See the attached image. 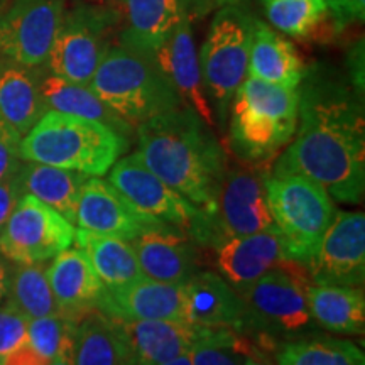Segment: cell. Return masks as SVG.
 <instances>
[{"label":"cell","mask_w":365,"mask_h":365,"mask_svg":"<svg viewBox=\"0 0 365 365\" xmlns=\"http://www.w3.org/2000/svg\"><path fill=\"white\" fill-rule=\"evenodd\" d=\"M249 336L234 330H208L191 349V365H242Z\"/></svg>","instance_id":"836d02e7"},{"label":"cell","mask_w":365,"mask_h":365,"mask_svg":"<svg viewBox=\"0 0 365 365\" xmlns=\"http://www.w3.org/2000/svg\"><path fill=\"white\" fill-rule=\"evenodd\" d=\"M143 276L159 282L185 284L202 267V245L181 228L156 223L129 240Z\"/></svg>","instance_id":"2e32d148"},{"label":"cell","mask_w":365,"mask_h":365,"mask_svg":"<svg viewBox=\"0 0 365 365\" xmlns=\"http://www.w3.org/2000/svg\"><path fill=\"white\" fill-rule=\"evenodd\" d=\"M185 289V322L212 330L244 331L245 303L242 296L218 272H195L182 284Z\"/></svg>","instance_id":"d6986e66"},{"label":"cell","mask_w":365,"mask_h":365,"mask_svg":"<svg viewBox=\"0 0 365 365\" xmlns=\"http://www.w3.org/2000/svg\"><path fill=\"white\" fill-rule=\"evenodd\" d=\"M309 282L307 266L298 261H287L264 274L240 294L247 312L242 335H255L261 340L257 344L276 345L317 331L308 307Z\"/></svg>","instance_id":"8992f818"},{"label":"cell","mask_w":365,"mask_h":365,"mask_svg":"<svg viewBox=\"0 0 365 365\" xmlns=\"http://www.w3.org/2000/svg\"><path fill=\"white\" fill-rule=\"evenodd\" d=\"M255 17L239 6H223L213 16L198 61L205 91L218 122L225 120L235 91L247 78Z\"/></svg>","instance_id":"9c48e42d"},{"label":"cell","mask_w":365,"mask_h":365,"mask_svg":"<svg viewBox=\"0 0 365 365\" xmlns=\"http://www.w3.org/2000/svg\"><path fill=\"white\" fill-rule=\"evenodd\" d=\"M88 178L76 171L31 161L22 163L17 171L22 193L38 198L71 223L76 220L81 188Z\"/></svg>","instance_id":"4316f807"},{"label":"cell","mask_w":365,"mask_h":365,"mask_svg":"<svg viewBox=\"0 0 365 365\" xmlns=\"http://www.w3.org/2000/svg\"><path fill=\"white\" fill-rule=\"evenodd\" d=\"M266 198L287 255L307 266L336 213L331 196L307 176L272 171L266 175Z\"/></svg>","instance_id":"52a82bcc"},{"label":"cell","mask_w":365,"mask_h":365,"mask_svg":"<svg viewBox=\"0 0 365 365\" xmlns=\"http://www.w3.org/2000/svg\"><path fill=\"white\" fill-rule=\"evenodd\" d=\"M213 250L218 274L239 294H244L264 274L293 261L277 232L237 237Z\"/></svg>","instance_id":"ac0fdd59"},{"label":"cell","mask_w":365,"mask_h":365,"mask_svg":"<svg viewBox=\"0 0 365 365\" xmlns=\"http://www.w3.org/2000/svg\"><path fill=\"white\" fill-rule=\"evenodd\" d=\"M75 222L91 234L124 240H132L145 228L161 223L143 215L110 182L95 176H90L81 188Z\"/></svg>","instance_id":"e0dca14e"},{"label":"cell","mask_w":365,"mask_h":365,"mask_svg":"<svg viewBox=\"0 0 365 365\" xmlns=\"http://www.w3.org/2000/svg\"><path fill=\"white\" fill-rule=\"evenodd\" d=\"M108 182L145 217L178 227L188 234L198 222L200 208L154 175L137 154L113 164Z\"/></svg>","instance_id":"4fadbf2b"},{"label":"cell","mask_w":365,"mask_h":365,"mask_svg":"<svg viewBox=\"0 0 365 365\" xmlns=\"http://www.w3.org/2000/svg\"><path fill=\"white\" fill-rule=\"evenodd\" d=\"M80 319H73L66 314H49V317L29 319L27 325V344L36 352L48 360H53L61 349L63 341L75 331L76 323Z\"/></svg>","instance_id":"e575fe53"},{"label":"cell","mask_w":365,"mask_h":365,"mask_svg":"<svg viewBox=\"0 0 365 365\" xmlns=\"http://www.w3.org/2000/svg\"><path fill=\"white\" fill-rule=\"evenodd\" d=\"M41 91H43V98L48 110L100 122V124L108 125L127 139L134 130V125H130L124 118L118 117L112 108H108L88 85L71 83V81H66L49 73V75H43Z\"/></svg>","instance_id":"f1b7e54d"},{"label":"cell","mask_w":365,"mask_h":365,"mask_svg":"<svg viewBox=\"0 0 365 365\" xmlns=\"http://www.w3.org/2000/svg\"><path fill=\"white\" fill-rule=\"evenodd\" d=\"M97 312L108 318L185 322V289L182 284L143 276L125 286L103 289Z\"/></svg>","instance_id":"ffe728a7"},{"label":"cell","mask_w":365,"mask_h":365,"mask_svg":"<svg viewBox=\"0 0 365 365\" xmlns=\"http://www.w3.org/2000/svg\"><path fill=\"white\" fill-rule=\"evenodd\" d=\"M153 59L175 88L181 103L198 113L208 125L213 124V110L203 86L190 16L178 24L175 33Z\"/></svg>","instance_id":"44dd1931"},{"label":"cell","mask_w":365,"mask_h":365,"mask_svg":"<svg viewBox=\"0 0 365 365\" xmlns=\"http://www.w3.org/2000/svg\"><path fill=\"white\" fill-rule=\"evenodd\" d=\"M277 365H365V357L354 341L312 333L282 345Z\"/></svg>","instance_id":"f546056e"},{"label":"cell","mask_w":365,"mask_h":365,"mask_svg":"<svg viewBox=\"0 0 365 365\" xmlns=\"http://www.w3.org/2000/svg\"><path fill=\"white\" fill-rule=\"evenodd\" d=\"M307 296L314 325L336 335H364L365 293L362 286L309 282Z\"/></svg>","instance_id":"484cf974"},{"label":"cell","mask_w":365,"mask_h":365,"mask_svg":"<svg viewBox=\"0 0 365 365\" xmlns=\"http://www.w3.org/2000/svg\"><path fill=\"white\" fill-rule=\"evenodd\" d=\"M163 365H191V357H190V354H186V355H181V357H178L175 360H171V362L163 364Z\"/></svg>","instance_id":"ee69618b"},{"label":"cell","mask_w":365,"mask_h":365,"mask_svg":"<svg viewBox=\"0 0 365 365\" xmlns=\"http://www.w3.org/2000/svg\"><path fill=\"white\" fill-rule=\"evenodd\" d=\"M307 269L313 284L364 286V213L336 212L313 257L307 262Z\"/></svg>","instance_id":"5bb4252c"},{"label":"cell","mask_w":365,"mask_h":365,"mask_svg":"<svg viewBox=\"0 0 365 365\" xmlns=\"http://www.w3.org/2000/svg\"><path fill=\"white\" fill-rule=\"evenodd\" d=\"M108 318V317H107ZM125 365H163L191 352L212 328L171 319L108 318Z\"/></svg>","instance_id":"9a60e30c"},{"label":"cell","mask_w":365,"mask_h":365,"mask_svg":"<svg viewBox=\"0 0 365 365\" xmlns=\"http://www.w3.org/2000/svg\"><path fill=\"white\" fill-rule=\"evenodd\" d=\"M73 365H125L110 322L100 312L85 314L76 323Z\"/></svg>","instance_id":"1f68e13d"},{"label":"cell","mask_w":365,"mask_h":365,"mask_svg":"<svg viewBox=\"0 0 365 365\" xmlns=\"http://www.w3.org/2000/svg\"><path fill=\"white\" fill-rule=\"evenodd\" d=\"M29 318L22 314L14 304L0 301V362L27 341Z\"/></svg>","instance_id":"d590c367"},{"label":"cell","mask_w":365,"mask_h":365,"mask_svg":"<svg viewBox=\"0 0 365 365\" xmlns=\"http://www.w3.org/2000/svg\"><path fill=\"white\" fill-rule=\"evenodd\" d=\"M22 135L0 118V181L17 175L21 159Z\"/></svg>","instance_id":"8d00e7d4"},{"label":"cell","mask_w":365,"mask_h":365,"mask_svg":"<svg viewBox=\"0 0 365 365\" xmlns=\"http://www.w3.org/2000/svg\"><path fill=\"white\" fill-rule=\"evenodd\" d=\"M88 86L108 108L134 127L182 107L156 61L122 44L108 48Z\"/></svg>","instance_id":"5b68a950"},{"label":"cell","mask_w":365,"mask_h":365,"mask_svg":"<svg viewBox=\"0 0 365 365\" xmlns=\"http://www.w3.org/2000/svg\"><path fill=\"white\" fill-rule=\"evenodd\" d=\"M304 73L307 68L294 44L277 34L271 26L255 19L247 76L286 88H299Z\"/></svg>","instance_id":"d4e9b609"},{"label":"cell","mask_w":365,"mask_h":365,"mask_svg":"<svg viewBox=\"0 0 365 365\" xmlns=\"http://www.w3.org/2000/svg\"><path fill=\"white\" fill-rule=\"evenodd\" d=\"M336 31L364 22L365 0H325Z\"/></svg>","instance_id":"74e56055"},{"label":"cell","mask_w":365,"mask_h":365,"mask_svg":"<svg viewBox=\"0 0 365 365\" xmlns=\"http://www.w3.org/2000/svg\"><path fill=\"white\" fill-rule=\"evenodd\" d=\"M129 139L88 118L48 110L22 135V161L49 164L100 178L125 153Z\"/></svg>","instance_id":"3957f363"},{"label":"cell","mask_w":365,"mask_h":365,"mask_svg":"<svg viewBox=\"0 0 365 365\" xmlns=\"http://www.w3.org/2000/svg\"><path fill=\"white\" fill-rule=\"evenodd\" d=\"M299 91L293 143L272 171L298 173L331 200L357 205L365 191V118L359 91L313 70Z\"/></svg>","instance_id":"6da1fadb"},{"label":"cell","mask_w":365,"mask_h":365,"mask_svg":"<svg viewBox=\"0 0 365 365\" xmlns=\"http://www.w3.org/2000/svg\"><path fill=\"white\" fill-rule=\"evenodd\" d=\"M73 2H75V4H78V2H100V0H73Z\"/></svg>","instance_id":"bcb514c9"},{"label":"cell","mask_w":365,"mask_h":365,"mask_svg":"<svg viewBox=\"0 0 365 365\" xmlns=\"http://www.w3.org/2000/svg\"><path fill=\"white\" fill-rule=\"evenodd\" d=\"M51 360H48L43 355L36 352V350L29 344L21 345L19 349L14 350L12 354H9L6 359L0 362V365H49Z\"/></svg>","instance_id":"ab89813d"},{"label":"cell","mask_w":365,"mask_h":365,"mask_svg":"<svg viewBox=\"0 0 365 365\" xmlns=\"http://www.w3.org/2000/svg\"><path fill=\"white\" fill-rule=\"evenodd\" d=\"M269 24L294 39L317 38L330 19L325 0H261Z\"/></svg>","instance_id":"d6a6232c"},{"label":"cell","mask_w":365,"mask_h":365,"mask_svg":"<svg viewBox=\"0 0 365 365\" xmlns=\"http://www.w3.org/2000/svg\"><path fill=\"white\" fill-rule=\"evenodd\" d=\"M75 234V225L56 210L22 195L0 230V254L14 264H41L70 249Z\"/></svg>","instance_id":"8fae6325"},{"label":"cell","mask_w":365,"mask_h":365,"mask_svg":"<svg viewBox=\"0 0 365 365\" xmlns=\"http://www.w3.org/2000/svg\"><path fill=\"white\" fill-rule=\"evenodd\" d=\"M135 130L140 161L196 208L207 210L227 173L225 153L207 122L182 105Z\"/></svg>","instance_id":"7a4b0ae2"},{"label":"cell","mask_w":365,"mask_h":365,"mask_svg":"<svg viewBox=\"0 0 365 365\" xmlns=\"http://www.w3.org/2000/svg\"><path fill=\"white\" fill-rule=\"evenodd\" d=\"M196 2H200V4H205V6L210 7V6H220V4L232 2V0H196Z\"/></svg>","instance_id":"f6af8a7d"},{"label":"cell","mask_w":365,"mask_h":365,"mask_svg":"<svg viewBox=\"0 0 365 365\" xmlns=\"http://www.w3.org/2000/svg\"><path fill=\"white\" fill-rule=\"evenodd\" d=\"M120 11L102 2H78L65 11L61 26L46 59L48 71L71 83L90 85L110 48Z\"/></svg>","instance_id":"30bf717a"},{"label":"cell","mask_w":365,"mask_h":365,"mask_svg":"<svg viewBox=\"0 0 365 365\" xmlns=\"http://www.w3.org/2000/svg\"><path fill=\"white\" fill-rule=\"evenodd\" d=\"M22 195L24 193H22L17 175L0 181V230H2L4 225L7 223L9 217L12 215L14 208L19 203Z\"/></svg>","instance_id":"f35d334b"},{"label":"cell","mask_w":365,"mask_h":365,"mask_svg":"<svg viewBox=\"0 0 365 365\" xmlns=\"http://www.w3.org/2000/svg\"><path fill=\"white\" fill-rule=\"evenodd\" d=\"M242 365H272V364L271 360L267 359V355L264 354V350L259 349V346L249 339L247 349H245L244 359H242Z\"/></svg>","instance_id":"60d3db41"},{"label":"cell","mask_w":365,"mask_h":365,"mask_svg":"<svg viewBox=\"0 0 365 365\" xmlns=\"http://www.w3.org/2000/svg\"><path fill=\"white\" fill-rule=\"evenodd\" d=\"M6 299L29 319L61 313L54 299L44 262L16 264V269L11 271Z\"/></svg>","instance_id":"4dcf8cb0"},{"label":"cell","mask_w":365,"mask_h":365,"mask_svg":"<svg viewBox=\"0 0 365 365\" xmlns=\"http://www.w3.org/2000/svg\"><path fill=\"white\" fill-rule=\"evenodd\" d=\"M75 240L105 289L125 286L143 277L139 261L129 240L91 234L83 228H76Z\"/></svg>","instance_id":"83f0119b"},{"label":"cell","mask_w":365,"mask_h":365,"mask_svg":"<svg viewBox=\"0 0 365 365\" xmlns=\"http://www.w3.org/2000/svg\"><path fill=\"white\" fill-rule=\"evenodd\" d=\"M266 171L227 170L215 200L200 218L190 235L202 247L215 249L237 237L277 232L266 198Z\"/></svg>","instance_id":"ba28073f"},{"label":"cell","mask_w":365,"mask_h":365,"mask_svg":"<svg viewBox=\"0 0 365 365\" xmlns=\"http://www.w3.org/2000/svg\"><path fill=\"white\" fill-rule=\"evenodd\" d=\"M193 0H122L120 44L153 58L190 16Z\"/></svg>","instance_id":"7402d4cb"},{"label":"cell","mask_w":365,"mask_h":365,"mask_svg":"<svg viewBox=\"0 0 365 365\" xmlns=\"http://www.w3.org/2000/svg\"><path fill=\"white\" fill-rule=\"evenodd\" d=\"M66 0H14L0 16V54L24 66H41L51 51Z\"/></svg>","instance_id":"7c38bea8"},{"label":"cell","mask_w":365,"mask_h":365,"mask_svg":"<svg viewBox=\"0 0 365 365\" xmlns=\"http://www.w3.org/2000/svg\"><path fill=\"white\" fill-rule=\"evenodd\" d=\"M9 282H11V269L6 266V262L0 261V301L7 298Z\"/></svg>","instance_id":"7bdbcfd3"},{"label":"cell","mask_w":365,"mask_h":365,"mask_svg":"<svg viewBox=\"0 0 365 365\" xmlns=\"http://www.w3.org/2000/svg\"><path fill=\"white\" fill-rule=\"evenodd\" d=\"M48 279L59 312L73 319L97 312L103 284L80 249H66L53 259Z\"/></svg>","instance_id":"603a6c76"},{"label":"cell","mask_w":365,"mask_h":365,"mask_svg":"<svg viewBox=\"0 0 365 365\" xmlns=\"http://www.w3.org/2000/svg\"><path fill=\"white\" fill-rule=\"evenodd\" d=\"M228 110L232 153L247 164H261L276 156L294 137L299 91L247 76Z\"/></svg>","instance_id":"277c9868"},{"label":"cell","mask_w":365,"mask_h":365,"mask_svg":"<svg viewBox=\"0 0 365 365\" xmlns=\"http://www.w3.org/2000/svg\"><path fill=\"white\" fill-rule=\"evenodd\" d=\"M73 339H75V331L70 336H66V340L63 341L56 357L49 362V365H73Z\"/></svg>","instance_id":"b9f144b4"},{"label":"cell","mask_w":365,"mask_h":365,"mask_svg":"<svg viewBox=\"0 0 365 365\" xmlns=\"http://www.w3.org/2000/svg\"><path fill=\"white\" fill-rule=\"evenodd\" d=\"M38 66H24L4 58L0 61V118L26 135L48 112Z\"/></svg>","instance_id":"cb8c5ba5"}]
</instances>
